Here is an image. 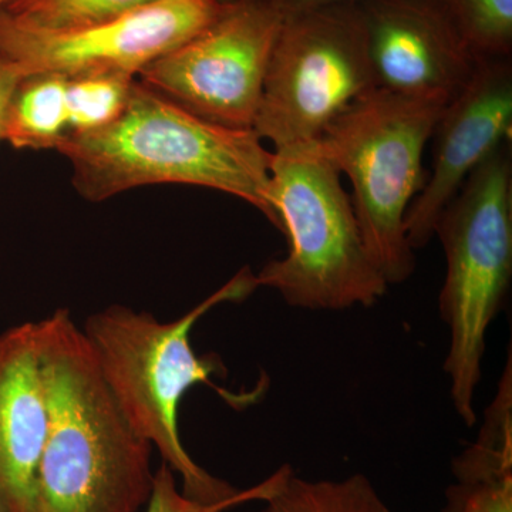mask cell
<instances>
[{"instance_id":"obj_17","label":"cell","mask_w":512,"mask_h":512,"mask_svg":"<svg viewBox=\"0 0 512 512\" xmlns=\"http://www.w3.org/2000/svg\"><path fill=\"white\" fill-rule=\"evenodd\" d=\"M134 80L136 77L117 73L67 77L69 133L100 130L119 119Z\"/></svg>"},{"instance_id":"obj_2","label":"cell","mask_w":512,"mask_h":512,"mask_svg":"<svg viewBox=\"0 0 512 512\" xmlns=\"http://www.w3.org/2000/svg\"><path fill=\"white\" fill-rule=\"evenodd\" d=\"M258 288L256 275L244 268L173 322L113 305L94 313L84 325L104 382L131 429L157 448L164 463L181 477L185 497L198 503H224L242 490L211 476L187 453L178 430L181 400L192 387L205 384L241 410L258 402L265 387L234 393L212 382V376L225 375L224 363L214 353L198 356L191 346V330L215 306L244 301Z\"/></svg>"},{"instance_id":"obj_9","label":"cell","mask_w":512,"mask_h":512,"mask_svg":"<svg viewBox=\"0 0 512 512\" xmlns=\"http://www.w3.org/2000/svg\"><path fill=\"white\" fill-rule=\"evenodd\" d=\"M228 0H160L83 28L43 30L0 10V60L20 76L117 73L137 77L224 12Z\"/></svg>"},{"instance_id":"obj_18","label":"cell","mask_w":512,"mask_h":512,"mask_svg":"<svg viewBox=\"0 0 512 512\" xmlns=\"http://www.w3.org/2000/svg\"><path fill=\"white\" fill-rule=\"evenodd\" d=\"M478 59H507L512 52V0H439Z\"/></svg>"},{"instance_id":"obj_1","label":"cell","mask_w":512,"mask_h":512,"mask_svg":"<svg viewBox=\"0 0 512 512\" xmlns=\"http://www.w3.org/2000/svg\"><path fill=\"white\" fill-rule=\"evenodd\" d=\"M36 332L49 430L32 512H140L153 493V446L121 413L69 309Z\"/></svg>"},{"instance_id":"obj_23","label":"cell","mask_w":512,"mask_h":512,"mask_svg":"<svg viewBox=\"0 0 512 512\" xmlns=\"http://www.w3.org/2000/svg\"><path fill=\"white\" fill-rule=\"evenodd\" d=\"M437 2H439V0H437Z\"/></svg>"},{"instance_id":"obj_20","label":"cell","mask_w":512,"mask_h":512,"mask_svg":"<svg viewBox=\"0 0 512 512\" xmlns=\"http://www.w3.org/2000/svg\"><path fill=\"white\" fill-rule=\"evenodd\" d=\"M279 12L288 16L301 15V13L315 12V10L342 8V6H356L360 0H272Z\"/></svg>"},{"instance_id":"obj_5","label":"cell","mask_w":512,"mask_h":512,"mask_svg":"<svg viewBox=\"0 0 512 512\" xmlns=\"http://www.w3.org/2000/svg\"><path fill=\"white\" fill-rule=\"evenodd\" d=\"M446 256L439 309L448 329L444 372L454 410L477 423L476 393L491 323L512 278L511 141L468 177L434 228Z\"/></svg>"},{"instance_id":"obj_21","label":"cell","mask_w":512,"mask_h":512,"mask_svg":"<svg viewBox=\"0 0 512 512\" xmlns=\"http://www.w3.org/2000/svg\"><path fill=\"white\" fill-rule=\"evenodd\" d=\"M20 74L9 64L0 60V141H2L3 120L10 96L20 80Z\"/></svg>"},{"instance_id":"obj_11","label":"cell","mask_w":512,"mask_h":512,"mask_svg":"<svg viewBox=\"0 0 512 512\" xmlns=\"http://www.w3.org/2000/svg\"><path fill=\"white\" fill-rule=\"evenodd\" d=\"M511 134V57L480 59L466 86L444 107L431 136L433 167L406 214L407 239L414 251L434 238L447 205L488 157L510 143Z\"/></svg>"},{"instance_id":"obj_10","label":"cell","mask_w":512,"mask_h":512,"mask_svg":"<svg viewBox=\"0 0 512 512\" xmlns=\"http://www.w3.org/2000/svg\"><path fill=\"white\" fill-rule=\"evenodd\" d=\"M375 89L450 101L480 59L437 0H360L357 3Z\"/></svg>"},{"instance_id":"obj_13","label":"cell","mask_w":512,"mask_h":512,"mask_svg":"<svg viewBox=\"0 0 512 512\" xmlns=\"http://www.w3.org/2000/svg\"><path fill=\"white\" fill-rule=\"evenodd\" d=\"M511 365L510 352L477 439L451 463L454 483L440 512H512Z\"/></svg>"},{"instance_id":"obj_19","label":"cell","mask_w":512,"mask_h":512,"mask_svg":"<svg viewBox=\"0 0 512 512\" xmlns=\"http://www.w3.org/2000/svg\"><path fill=\"white\" fill-rule=\"evenodd\" d=\"M282 477V468H278L272 476L266 478L255 487L242 490L238 497L224 503L204 504L185 497L183 491L178 490L175 473L168 464H161L154 473L153 493L147 504L146 512H227L238 505L249 501H265L279 484Z\"/></svg>"},{"instance_id":"obj_7","label":"cell","mask_w":512,"mask_h":512,"mask_svg":"<svg viewBox=\"0 0 512 512\" xmlns=\"http://www.w3.org/2000/svg\"><path fill=\"white\" fill-rule=\"evenodd\" d=\"M372 89L357 5L288 16L266 69L254 131L272 151L309 146Z\"/></svg>"},{"instance_id":"obj_6","label":"cell","mask_w":512,"mask_h":512,"mask_svg":"<svg viewBox=\"0 0 512 512\" xmlns=\"http://www.w3.org/2000/svg\"><path fill=\"white\" fill-rule=\"evenodd\" d=\"M448 101L372 89L313 143L352 184V204L370 258L387 285L416 271L406 214L423 190V156Z\"/></svg>"},{"instance_id":"obj_8","label":"cell","mask_w":512,"mask_h":512,"mask_svg":"<svg viewBox=\"0 0 512 512\" xmlns=\"http://www.w3.org/2000/svg\"><path fill=\"white\" fill-rule=\"evenodd\" d=\"M284 19L272 0H228L211 25L144 67L138 82L210 123L254 130Z\"/></svg>"},{"instance_id":"obj_16","label":"cell","mask_w":512,"mask_h":512,"mask_svg":"<svg viewBox=\"0 0 512 512\" xmlns=\"http://www.w3.org/2000/svg\"><path fill=\"white\" fill-rule=\"evenodd\" d=\"M156 2L160 0H10L0 10L30 28L67 30L119 18Z\"/></svg>"},{"instance_id":"obj_3","label":"cell","mask_w":512,"mask_h":512,"mask_svg":"<svg viewBox=\"0 0 512 512\" xmlns=\"http://www.w3.org/2000/svg\"><path fill=\"white\" fill-rule=\"evenodd\" d=\"M56 150L72 164L74 188L86 200L144 185H195L234 195L275 225L268 202L274 151L264 140L201 119L138 80L119 119L66 134Z\"/></svg>"},{"instance_id":"obj_12","label":"cell","mask_w":512,"mask_h":512,"mask_svg":"<svg viewBox=\"0 0 512 512\" xmlns=\"http://www.w3.org/2000/svg\"><path fill=\"white\" fill-rule=\"evenodd\" d=\"M49 406L36 322L0 335V512H32Z\"/></svg>"},{"instance_id":"obj_4","label":"cell","mask_w":512,"mask_h":512,"mask_svg":"<svg viewBox=\"0 0 512 512\" xmlns=\"http://www.w3.org/2000/svg\"><path fill=\"white\" fill-rule=\"evenodd\" d=\"M268 202L289 248L256 274L259 286L308 311L370 308L386 295L342 175L313 144L274 151Z\"/></svg>"},{"instance_id":"obj_15","label":"cell","mask_w":512,"mask_h":512,"mask_svg":"<svg viewBox=\"0 0 512 512\" xmlns=\"http://www.w3.org/2000/svg\"><path fill=\"white\" fill-rule=\"evenodd\" d=\"M261 512H393L362 473L339 480H306L284 466Z\"/></svg>"},{"instance_id":"obj_22","label":"cell","mask_w":512,"mask_h":512,"mask_svg":"<svg viewBox=\"0 0 512 512\" xmlns=\"http://www.w3.org/2000/svg\"><path fill=\"white\" fill-rule=\"evenodd\" d=\"M9 2L10 0H0V9L5 8V6L8 5Z\"/></svg>"},{"instance_id":"obj_14","label":"cell","mask_w":512,"mask_h":512,"mask_svg":"<svg viewBox=\"0 0 512 512\" xmlns=\"http://www.w3.org/2000/svg\"><path fill=\"white\" fill-rule=\"evenodd\" d=\"M67 133V77L57 73L20 77L6 107L2 141L16 150H56Z\"/></svg>"}]
</instances>
